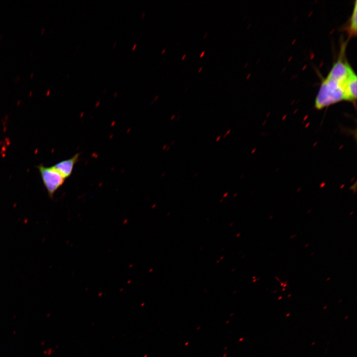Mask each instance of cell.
<instances>
[{
    "mask_svg": "<svg viewBox=\"0 0 357 357\" xmlns=\"http://www.w3.org/2000/svg\"><path fill=\"white\" fill-rule=\"evenodd\" d=\"M202 68H203V67H202V66L200 67V68L199 69L198 72H200L201 71V70L202 69Z\"/></svg>",
    "mask_w": 357,
    "mask_h": 357,
    "instance_id": "cell-10",
    "label": "cell"
},
{
    "mask_svg": "<svg viewBox=\"0 0 357 357\" xmlns=\"http://www.w3.org/2000/svg\"><path fill=\"white\" fill-rule=\"evenodd\" d=\"M357 0H356L352 14L346 27L350 36H356L357 34Z\"/></svg>",
    "mask_w": 357,
    "mask_h": 357,
    "instance_id": "cell-4",
    "label": "cell"
},
{
    "mask_svg": "<svg viewBox=\"0 0 357 357\" xmlns=\"http://www.w3.org/2000/svg\"><path fill=\"white\" fill-rule=\"evenodd\" d=\"M220 136H219L217 138L216 141H219V139H220Z\"/></svg>",
    "mask_w": 357,
    "mask_h": 357,
    "instance_id": "cell-13",
    "label": "cell"
},
{
    "mask_svg": "<svg viewBox=\"0 0 357 357\" xmlns=\"http://www.w3.org/2000/svg\"><path fill=\"white\" fill-rule=\"evenodd\" d=\"M175 117V115H173V117L171 118V119H173V118Z\"/></svg>",
    "mask_w": 357,
    "mask_h": 357,
    "instance_id": "cell-15",
    "label": "cell"
},
{
    "mask_svg": "<svg viewBox=\"0 0 357 357\" xmlns=\"http://www.w3.org/2000/svg\"><path fill=\"white\" fill-rule=\"evenodd\" d=\"M185 56H186V54H184L181 58V60H183L184 59V58L185 57Z\"/></svg>",
    "mask_w": 357,
    "mask_h": 357,
    "instance_id": "cell-9",
    "label": "cell"
},
{
    "mask_svg": "<svg viewBox=\"0 0 357 357\" xmlns=\"http://www.w3.org/2000/svg\"><path fill=\"white\" fill-rule=\"evenodd\" d=\"M204 54H205V51H203L201 53V54H200V58L204 56Z\"/></svg>",
    "mask_w": 357,
    "mask_h": 357,
    "instance_id": "cell-5",
    "label": "cell"
},
{
    "mask_svg": "<svg viewBox=\"0 0 357 357\" xmlns=\"http://www.w3.org/2000/svg\"><path fill=\"white\" fill-rule=\"evenodd\" d=\"M230 131H231V130H229V131H228L227 132V133H226V134H225V135H224V137L225 138V136H227V134H228V133H229V132H230Z\"/></svg>",
    "mask_w": 357,
    "mask_h": 357,
    "instance_id": "cell-8",
    "label": "cell"
},
{
    "mask_svg": "<svg viewBox=\"0 0 357 357\" xmlns=\"http://www.w3.org/2000/svg\"><path fill=\"white\" fill-rule=\"evenodd\" d=\"M80 154V153H77L72 157L61 161L53 167L66 179L72 174L74 167L79 160Z\"/></svg>",
    "mask_w": 357,
    "mask_h": 357,
    "instance_id": "cell-3",
    "label": "cell"
},
{
    "mask_svg": "<svg viewBox=\"0 0 357 357\" xmlns=\"http://www.w3.org/2000/svg\"><path fill=\"white\" fill-rule=\"evenodd\" d=\"M49 196L53 199L55 193L63 184L65 179L53 166L43 164L36 166Z\"/></svg>",
    "mask_w": 357,
    "mask_h": 357,
    "instance_id": "cell-2",
    "label": "cell"
},
{
    "mask_svg": "<svg viewBox=\"0 0 357 357\" xmlns=\"http://www.w3.org/2000/svg\"><path fill=\"white\" fill-rule=\"evenodd\" d=\"M207 34H208V33L206 32V33L205 34V35H204V38H205L207 37Z\"/></svg>",
    "mask_w": 357,
    "mask_h": 357,
    "instance_id": "cell-12",
    "label": "cell"
},
{
    "mask_svg": "<svg viewBox=\"0 0 357 357\" xmlns=\"http://www.w3.org/2000/svg\"><path fill=\"white\" fill-rule=\"evenodd\" d=\"M116 44H117V43H116V42L114 43V46H113V47H114V48L115 47V46H116Z\"/></svg>",
    "mask_w": 357,
    "mask_h": 357,
    "instance_id": "cell-14",
    "label": "cell"
},
{
    "mask_svg": "<svg viewBox=\"0 0 357 357\" xmlns=\"http://www.w3.org/2000/svg\"><path fill=\"white\" fill-rule=\"evenodd\" d=\"M165 51H166V49H164L162 51L161 53H162V54H164Z\"/></svg>",
    "mask_w": 357,
    "mask_h": 357,
    "instance_id": "cell-11",
    "label": "cell"
},
{
    "mask_svg": "<svg viewBox=\"0 0 357 357\" xmlns=\"http://www.w3.org/2000/svg\"><path fill=\"white\" fill-rule=\"evenodd\" d=\"M144 15H145V12H143L142 13V14L141 18H143L144 17Z\"/></svg>",
    "mask_w": 357,
    "mask_h": 357,
    "instance_id": "cell-7",
    "label": "cell"
},
{
    "mask_svg": "<svg viewBox=\"0 0 357 357\" xmlns=\"http://www.w3.org/2000/svg\"><path fill=\"white\" fill-rule=\"evenodd\" d=\"M344 49L341 50L338 60L321 83L315 100L314 107L317 110L343 100L356 103L357 75L343 57Z\"/></svg>",
    "mask_w": 357,
    "mask_h": 357,
    "instance_id": "cell-1",
    "label": "cell"
},
{
    "mask_svg": "<svg viewBox=\"0 0 357 357\" xmlns=\"http://www.w3.org/2000/svg\"><path fill=\"white\" fill-rule=\"evenodd\" d=\"M136 46H137V44H135L133 45L132 50H134L135 49Z\"/></svg>",
    "mask_w": 357,
    "mask_h": 357,
    "instance_id": "cell-6",
    "label": "cell"
}]
</instances>
